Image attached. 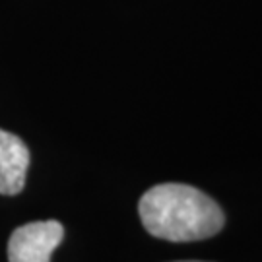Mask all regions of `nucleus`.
Segmentation results:
<instances>
[{"label":"nucleus","mask_w":262,"mask_h":262,"mask_svg":"<svg viewBox=\"0 0 262 262\" xmlns=\"http://www.w3.org/2000/svg\"><path fill=\"white\" fill-rule=\"evenodd\" d=\"M138 214L148 233L173 243L208 239L225 224L222 208L212 198L183 183H163L146 190Z\"/></svg>","instance_id":"f257e3e1"},{"label":"nucleus","mask_w":262,"mask_h":262,"mask_svg":"<svg viewBox=\"0 0 262 262\" xmlns=\"http://www.w3.org/2000/svg\"><path fill=\"white\" fill-rule=\"evenodd\" d=\"M62 237L64 227L56 220L19 225L8 239V260L51 262L55 249L62 243Z\"/></svg>","instance_id":"f03ea898"},{"label":"nucleus","mask_w":262,"mask_h":262,"mask_svg":"<svg viewBox=\"0 0 262 262\" xmlns=\"http://www.w3.org/2000/svg\"><path fill=\"white\" fill-rule=\"evenodd\" d=\"M28 167V146L19 136L0 128V194H19L26 187Z\"/></svg>","instance_id":"7ed1b4c3"},{"label":"nucleus","mask_w":262,"mask_h":262,"mask_svg":"<svg viewBox=\"0 0 262 262\" xmlns=\"http://www.w3.org/2000/svg\"><path fill=\"white\" fill-rule=\"evenodd\" d=\"M187 262H196V260H187Z\"/></svg>","instance_id":"20e7f679"}]
</instances>
